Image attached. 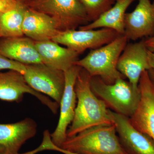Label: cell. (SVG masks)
<instances>
[{"instance_id":"6da1fadb","label":"cell","mask_w":154,"mask_h":154,"mask_svg":"<svg viewBox=\"0 0 154 154\" xmlns=\"http://www.w3.org/2000/svg\"><path fill=\"white\" fill-rule=\"evenodd\" d=\"M91 79L88 72L82 68L75 83L77 104L73 120L67 131V137L92 127L113 124L107 105L92 91Z\"/></svg>"},{"instance_id":"7a4b0ae2","label":"cell","mask_w":154,"mask_h":154,"mask_svg":"<svg viewBox=\"0 0 154 154\" xmlns=\"http://www.w3.org/2000/svg\"><path fill=\"white\" fill-rule=\"evenodd\" d=\"M60 147L77 154H128L120 143L113 124L85 130L67 137Z\"/></svg>"},{"instance_id":"3957f363","label":"cell","mask_w":154,"mask_h":154,"mask_svg":"<svg viewBox=\"0 0 154 154\" xmlns=\"http://www.w3.org/2000/svg\"><path fill=\"white\" fill-rule=\"evenodd\" d=\"M128 42L124 35H119L108 44L91 50L75 65L85 69L91 77H99L107 84H113L120 78L125 79L119 72L117 65Z\"/></svg>"},{"instance_id":"277c9868","label":"cell","mask_w":154,"mask_h":154,"mask_svg":"<svg viewBox=\"0 0 154 154\" xmlns=\"http://www.w3.org/2000/svg\"><path fill=\"white\" fill-rule=\"evenodd\" d=\"M91 86L94 94L105 102L112 111L131 117L139 103V89H135L128 81L120 78L113 84H107L99 77H91Z\"/></svg>"},{"instance_id":"5b68a950","label":"cell","mask_w":154,"mask_h":154,"mask_svg":"<svg viewBox=\"0 0 154 154\" xmlns=\"http://www.w3.org/2000/svg\"><path fill=\"white\" fill-rule=\"evenodd\" d=\"M27 6L51 17L61 31L75 30L91 22L80 0H32Z\"/></svg>"},{"instance_id":"8992f818","label":"cell","mask_w":154,"mask_h":154,"mask_svg":"<svg viewBox=\"0 0 154 154\" xmlns=\"http://www.w3.org/2000/svg\"><path fill=\"white\" fill-rule=\"evenodd\" d=\"M25 65L26 72L24 76L28 85L51 98L60 105L65 85L64 72L43 63Z\"/></svg>"},{"instance_id":"52a82bcc","label":"cell","mask_w":154,"mask_h":154,"mask_svg":"<svg viewBox=\"0 0 154 154\" xmlns=\"http://www.w3.org/2000/svg\"><path fill=\"white\" fill-rule=\"evenodd\" d=\"M120 34L112 29L69 30L60 31L52 38L58 44L63 45L79 54L86 50L96 49L106 45Z\"/></svg>"},{"instance_id":"ba28073f","label":"cell","mask_w":154,"mask_h":154,"mask_svg":"<svg viewBox=\"0 0 154 154\" xmlns=\"http://www.w3.org/2000/svg\"><path fill=\"white\" fill-rule=\"evenodd\" d=\"M81 68V67L75 65L64 72L65 85L60 103L59 119L55 130L51 134L53 142L58 147L60 146L67 137V131L74 117L77 104L75 83Z\"/></svg>"},{"instance_id":"9c48e42d","label":"cell","mask_w":154,"mask_h":154,"mask_svg":"<svg viewBox=\"0 0 154 154\" xmlns=\"http://www.w3.org/2000/svg\"><path fill=\"white\" fill-rule=\"evenodd\" d=\"M35 96L42 104L47 106L54 114L57 113L60 106L48 96L35 91L28 85L24 75L19 72L10 70L0 72V99L10 102H21L24 94Z\"/></svg>"},{"instance_id":"30bf717a","label":"cell","mask_w":154,"mask_h":154,"mask_svg":"<svg viewBox=\"0 0 154 154\" xmlns=\"http://www.w3.org/2000/svg\"><path fill=\"white\" fill-rule=\"evenodd\" d=\"M122 147L128 154H154V141L134 128L129 117L108 109Z\"/></svg>"},{"instance_id":"8fae6325","label":"cell","mask_w":154,"mask_h":154,"mask_svg":"<svg viewBox=\"0 0 154 154\" xmlns=\"http://www.w3.org/2000/svg\"><path fill=\"white\" fill-rule=\"evenodd\" d=\"M138 87L140 100L130 120L137 129L154 141V83L149 76L148 70L142 74Z\"/></svg>"},{"instance_id":"7c38bea8","label":"cell","mask_w":154,"mask_h":154,"mask_svg":"<svg viewBox=\"0 0 154 154\" xmlns=\"http://www.w3.org/2000/svg\"><path fill=\"white\" fill-rule=\"evenodd\" d=\"M144 38L138 42L127 43L117 63L119 72L128 79V82L136 89H139V82L142 73L151 69Z\"/></svg>"},{"instance_id":"4fadbf2b","label":"cell","mask_w":154,"mask_h":154,"mask_svg":"<svg viewBox=\"0 0 154 154\" xmlns=\"http://www.w3.org/2000/svg\"><path fill=\"white\" fill-rule=\"evenodd\" d=\"M124 35L128 41L154 36V1L139 0L135 8L125 17Z\"/></svg>"},{"instance_id":"5bb4252c","label":"cell","mask_w":154,"mask_h":154,"mask_svg":"<svg viewBox=\"0 0 154 154\" xmlns=\"http://www.w3.org/2000/svg\"><path fill=\"white\" fill-rule=\"evenodd\" d=\"M36 131L37 124L30 118L15 123L0 124V154H19L22 146Z\"/></svg>"},{"instance_id":"9a60e30c","label":"cell","mask_w":154,"mask_h":154,"mask_svg":"<svg viewBox=\"0 0 154 154\" xmlns=\"http://www.w3.org/2000/svg\"><path fill=\"white\" fill-rule=\"evenodd\" d=\"M22 30L24 35L35 42L52 40L61 31L53 18L28 7L25 11Z\"/></svg>"},{"instance_id":"2e32d148","label":"cell","mask_w":154,"mask_h":154,"mask_svg":"<svg viewBox=\"0 0 154 154\" xmlns=\"http://www.w3.org/2000/svg\"><path fill=\"white\" fill-rule=\"evenodd\" d=\"M0 54L25 65L43 63L35 41L27 36L0 38Z\"/></svg>"},{"instance_id":"e0dca14e","label":"cell","mask_w":154,"mask_h":154,"mask_svg":"<svg viewBox=\"0 0 154 154\" xmlns=\"http://www.w3.org/2000/svg\"><path fill=\"white\" fill-rule=\"evenodd\" d=\"M35 44L42 63L51 68L65 72L79 60V53L52 40L35 42Z\"/></svg>"},{"instance_id":"ac0fdd59","label":"cell","mask_w":154,"mask_h":154,"mask_svg":"<svg viewBox=\"0 0 154 154\" xmlns=\"http://www.w3.org/2000/svg\"><path fill=\"white\" fill-rule=\"evenodd\" d=\"M136 0H116L112 8L103 13L97 19L88 25L81 26L79 30H96L109 28L120 35H124L125 17L129 6Z\"/></svg>"},{"instance_id":"d6986e66","label":"cell","mask_w":154,"mask_h":154,"mask_svg":"<svg viewBox=\"0 0 154 154\" xmlns=\"http://www.w3.org/2000/svg\"><path fill=\"white\" fill-rule=\"evenodd\" d=\"M27 8L20 1L15 8L0 13V38L24 36L22 25Z\"/></svg>"},{"instance_id":"ffe728a7","label":"cell","mask_w":154,"mask_h":154,"mask_svg":"<svg viewBox=\"0 0 154 154\" xmlns=\"http://www.w3.org/2000/svg\"><path fill=\"white\" fill-rule=\"evenodd\" d=\"M91 22L95 21L115 4L116 0H80Z\"/></svg>"},{"instance_id":"44dd1931","label":"cell","mask_w":154,"mask_h":154,"mask_svg":"<svg viewBox=\"0 0 154 154\" xmlns=\"http://www.w3.org/2000/svg\"><path fill=\"white\" fill-rule=\"evenodd\" d=\"M8 69L15 70L23 75L26 72L25 64L9 59L0 54V71Z\"/></svg>"},{"instance_id":"7402d4cb","label":"cell","mask_w":154,"mask_h":154,"mask_svg":"<svg viewBox=\"0 0 154 154\" xmlns=\"http://www.w3.org/2000/svg\"><path fill=\"white\" fill-rule=\"evenodd\" d=\"M20 0H0V13H5L15 8Z\"/></svg>"},{"instance_id":"603a6c76","label":"cell","mask_w":154,"mask_h":154,"mask_svg":"<svg viewBox=\"0 0 154 154\" xmlns=\"http://www.w3.org/2000/svg\"><path fill=\"white\" fill-rule=\"evenodd\" d=\"M145 44L148 50L154 52V36L144 38Z\"/></svg>"},{"instance_id":"cb8c5ba5","label":"cell","mask_w":154,"mask_h":154,"mask_svg":"<svg viewBox=\"0 0 154 154\" xmlns=\"http://www.w3.org/2000/svg\"><path fill=\"white\" fill-rule=\"evenodd\" d=\"M51 150L52 151H55L60 152L64 154H77L61 148L60 147L57 146L56 145L54 144H53L52 145H51Z\"/></svg>"},{"instance_id":"d4e9b609","label":"cell","mask_w":154,"mask_h":154,"mask_svg":"<svg viewBox=\"0 0 154 154\" xmlns=\"http://www.w3.org/2000/svg\"><path fill=\"white\" fill-rule=\"evenodd\" d=\"M148 57L151 68L154 69V52L148 50Z\"/></svg>"},{"instance_id":"484cf974","label":"cell","mask_w":154,"mask_h":154,"mask_svg":"<svg viewBox=\"0 0 154 154\" xmlns=\"http://www.w3.org/2000/svg\"><path fill=\"white\" fill-rule=\"evenodd\" d=\"M148 72L151 79L154 83V69H151L148 70Z\"/></svg>"}]
</instances>
